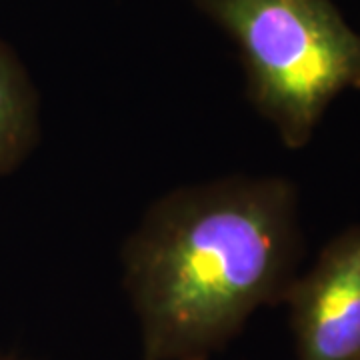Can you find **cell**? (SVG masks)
<instances>
[{
  "instance_id": "1",
  "label": "cell",
  "mask_w": 360,
  "mask_h": 360,
  "mask_svg": "<svg viewBox=\"0 0 360 360\" xmlns=\"http://www.w3.org/2000/svg\"><path fill=\"white\" fill-rule=\"evenodd\" d=\"M300 198L283 176L182 186L144 212L122 248V284L144 360H210L300 272Z\"/></svg>"
},
{
  "instance_id": "2",
  "label": "cell",
  "mask_w": 360,
  "mask_h": 360,
  "mask_svg": "<svg viewBox=\"0 0 360 360\" xmlns=\"http://www.w3.org/2000/svg\"><path fill=\"white\" fill-rule=\"evenodd\" d=\"M236 44L246 96L286 148L312 141L336 96L360 89V34L333 0H191Z\"/></svg>"
},
{
  "instance_id": "3",
  "label": "cell",
  "mask_w": 360,
  "mask_h": 360,
  "mask_svg": "<svg viewBox=\"0 0 360 360\" xmlns=\"http://www.w3.org/2000/svg\"><path fill=\"white\" fill-rule=\"evenodd\" d=\"M283 304L296 360H360V224L336 234L298 272Z\"/></svg>"
},
{
  "instance_id": "4",
  "label": "cell",
  "mask_w": 360,
  "mask_h": 360,
  "mask_svg": "<svg viewBox=\"0 0 360 360\" xmlns=\"http://www.w3.org/2000/svg\"><path fill=\"white\" fill-rule=\"evenodd\" d=\"M40 136L39 94L16 52L0 40V176L14 172Z\"/></svg>"
},
{
  "instance_id": "5",
  "label": "cell",
  "mask_w": 360,
  "mask_h": 360,
  "mask_svg": "<svg viewBox=\"0 0 360 360\" xmlns=\"http://www.w3.org/2000/svg\"><path fill=\"white\" fill-rule=\"evenodd\" d=\"M0 360H22V359H18L16 354H0Z\"/></svg>"
}]
</instances>
